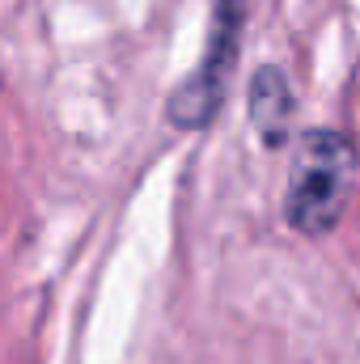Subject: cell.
<instances>
[{
	"label": "cell",
	"mask_w": 360,
	"mask_h": 364,
	"mask_svg": "<svg viewBox=\"0 0 360 364\" xmlns=\"http://www.w3.org/2000/svg\"><path fill=\"white\" fill-rule=\"evenodd\" d=\"M356 174V144L344 132H331V127L305 132L297 144V166H292L288 191H284V220L305 237L331 233L348 212Z\"/></svg>",
	"instance_id": "cell-1"
},
{
	"label": "cell",
	"mask_w": 360,
	"mask_h": 364,
	"mask_svg": "<svg viewBox=\"0 0 360 364\" xmlns=\"http://www.w3.org/2000/svg\"><path fill=\"white\" fill-rule=\"evenodd\" d=\"M242 21H246V0H212V21H208V43L199 55V68L170 93V123L182 132H199L216 119L238 51H242Z\"/></svg>",
	"instance_id": "cell-2"
},
{
	"label": "cell",
	"mask_w": 360,
	"mask_h": 364,
	"mask_svg": "<svg viewBox=\"0 0 360 364\" xmlns=\"http://www.w3.org/2000/svg\"><path fill=\"white\" fill-rule=\"evenodd\" d=\"M250 123L259 132V140L268 149H280L288 144V127H292V90H288V77L275 68V64H263L250 81Z\"/></svg>",
	"instance_id": "cell-3"
}]
</instances>
